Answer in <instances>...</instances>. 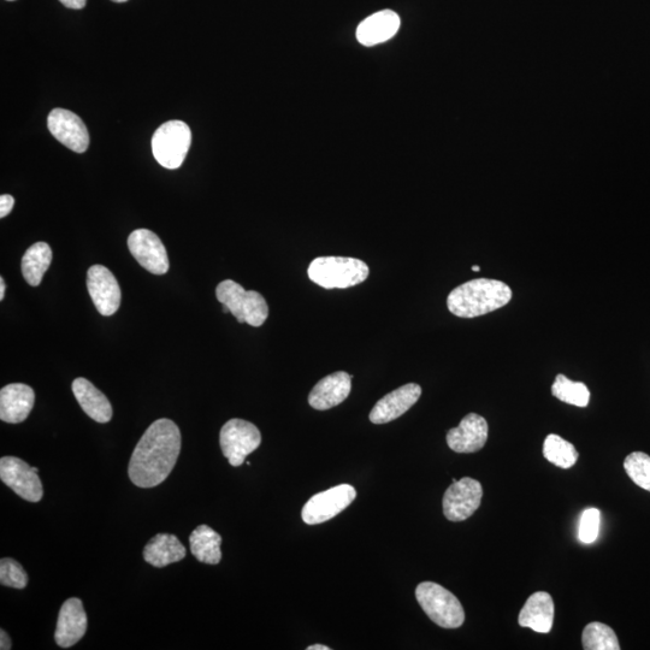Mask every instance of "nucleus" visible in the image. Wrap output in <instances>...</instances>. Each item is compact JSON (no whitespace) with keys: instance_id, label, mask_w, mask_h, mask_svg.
<instances>
[{"instance_id":"17","label":"nucleus","mask_w":650,"mask_h":650,"mask_svg":"<svg viewBox=\"0 0 650 650\" xmlns=\"http://www.w3.org/2000/svg\"><path fill=\"white\" fill-rule=\"evenodd\" d=\"M352 389V376L345 371L324 377L311 390L309 404L318 411H327L344 403Z\"/></svg>"},{"instance_id":"13","label":"nucleus","mask_w":650,"mask_h":650,"mask_svg":"<svg viewBox=\"0 0 650 650\" xmlns=\"http://www.w3.org/2000/svg\"><path fill=\"white\" fill-rule=\"evenodd\" d=\"M47 127L59 143L69 150L84 153L90 145V134L86 124L73 111L55 109L47 117Z\"/></svg>"},{"instance_id":"28","label":"nucleus","mask_w":650,"mask_h":650,"mask_svg":"<svg viewBox=\"0 0 650 650\" xmlns=\"http://www.w3.org/2000/svg\"><path fill=\"white\" fill-rule=\"evenodd\" d=\"M624 469L636 486L650 492V457L643 452H634L624 460Z\"/></svg>"},{"instance_id":"33","label":"nucleus","mask_w":650,"mask_h":650,"mask_svg":"<svg viewBox=\"0 0 650 650\" xmlns=\"http://www.w3.org/2000/svg\"><path fill=\"white\" fill-rule=\"evenodd\" d=\"M11 647H13V644H11L9 635L3 629L0 630V649L9 650Z\"/></svg>"},{"instance_id":"6","label":"nucleus","mask_w":650,"mask_h":650,"mask_svg":"<svg viewBox=\"0 0 650 650\" xmlns=\"http://www.w3.org/2000/svg\"><path fill=\"white\" fill-rule=\"evenodd\" d=\"M192 143L191 129L185 122L169 121L156 130L152 152L156 161L167 169H179Z\"/></svg>"},{"instance_id":"29","label":"nucleus","mask_w":650,"mask_h":650,"mask_svg":"<svg viewBox=\"0 0 650 650\" xmlns=\"http://www.w3.org/2000/svg\"><path fill=\"white\" fill-rule=\"evenodd\" d=\"M0 583L4 587L25 589L28 584V575L20 563L11 558L0 560Z\"/></svg>"},{"instance_id":"18","label":"nucleus","mask_w":650,"mask_h":650,"mask_svg":"<svg viewBox=\"0 0 650 650\" xmlns=\"http://www.w3.org/2000/svg\"><path fill=\"white\" fill-rule=\"evenodd\" d=\"M35 393L23 383L8 384L0 390V419L5 423L25 422L33 410Z\"/></svg>"},{"instance_id":"23","label":"nucleus","mask_w":650,"mask_h":650,"mask_svg":"<svg viewBox=\"0 0 650 650\" xmlns=\"http://www.w3.org/2000/svg\"><path fill=\"white\" fill-rule=\"evenodd\" d=\"M222 537L208 525H200L189 536L191 553L200 563L217 565L221 563Z\"/></svg>"},{"instance_id":"24","label":"nucleus","mask_w":650,"mask_h":650,"mask_svg":"<svg viewBox=\"0 0 650 650\" xmlns=\"http://www.w3.org/2000/svg\"><path fill=\"white\" fill-rule=\"evenodd\" d=\"M52 262V251L46 242H37L29 247L22 258V275L32 287H38L49 270Z\"/></svg>"},{"instance_id":"16","label":"nucleus","mask_w":650,"mask_h":650,"mask_svg":"<svg viewBox=\"0 0 650 650\" xmlns=\"http://www.w3.org/2000/svg\"><path fill=\"white\" fill-rule=\"evenodd\" d=\"M87 614L82 601L68 599L58 614L55 641L61 648H70L78 643L87 631Z\"/></svg>"},{"instance_id":"8","label":"nucleus","mask_w":650,"mask_h":650,"mask_svg":"<svg viewBox=\"0 0 650 650\" xmlns=\"http://www.w3.org/2000/svg\"><path fill=\"white\" fill-rule=\"evenodd\" d=\"M357 492L350 484H340L334 488L318 493L306 502L303 520L306 524L317 525L328 522L346 510L356 499Z\"/></svg>"},{"instance_id":"12","label":"nucleus","mask_w":650,"mask_h":650,"mask_svg":"<svg viewBox=\"0 0 650 650\" xmlns=\"http://www.w3.org/2000/svg\"><path fill=\"white\" fill-rule=\"evenodd\" d=\"M87 289L100 315L112 316L120 309L121 287L108 268L93 265L87 273Z\"/></svg>"},{"instance_id":"1","label":"nucleus","mask_w":650,"mask_h":650,"mask_svg":"<svg viewBox=\"0 0 650 650\" xmlns=\"http://www.w3.org/2000/svg\"><path fill=\"white\" fill-rule=\"evenodd\" d=\"M181 452V431L170 419L153 422L130 458L128 475L139 488L162 484L174 470Z\"/></svg>"},{"instance_id":"30","label":"nucleus","mask_w":650,"mask_h":650,"mask_svg":"<svg viewBox=\"0 0 650 650\" xmlns=\"http://www.w3.org/2000/svg\"><path fill=\"white\" fill-rule=\"evenodd\" d=\"M601 513L598 508H589L582 514L578 537L583 543H593L598 539Z\"/></svg>"},{"instance_id":"32","label":"nucleus","mask_w":650,"mask_h":650,"mask_svg":"<svg viewBox=\"0 0 650 650\" xmlns=\"http://www.w3.org/2000/svg\"><path fill=\"white\" fill-rule=\"evenodd\" d=\"M59 2L69 9L80 10L86 7L87 0H59Z\"/></svg>"},{"instance_id":"7","label":"nucleus","mask_w":650,"mask_h":650,"mask_svg":"<svg viewBox=\"0 0 650 650\" xmlns=\"http://www.w3.org/2000/svg\"><path fill=\"white\" fill-rule=\"evenodd\" d=\"M260 443H262V435L259 429L244 419H230L221 429V449L224 457L234 468L244 464L247 455L256 451Z\"/></svg>"},{"instance_id":"27","label":"nucleus","mask_w":650,"mask_h":650,"mask_svg":"<svg viewBox=\"0 0 650 650\" xmlns=\"http://www.w3.org/2000/svg\"><path fill=\"white\" fill-rule=\"evenodd\" d=\"M585 650H619V641L610 626L602 623H590L585 626L582 636Z\"/></svg>"},{"instance_id":"35","label":"nucleus","mask_w":650,"mask_h":650,"mask_svg":"<svg viewBox=\"0 0 650 650\" xmlns=\"http://www.w3.org/2000/svg\"><path fill=\"white\" fill-rule=\"evenodd\" d=\"M330 648L327 646H323V644H315V646H310L307 647V650H329Z\"/></svg>"},{"instance_id":"3","label":"nucleus","mask_w":650,"mask_h":650,"mask_svg":"<svg viewBox=\"0 0 650 650\" xmlns=\"http://www.w3.org/2000/svg\"><path fill=\"white\" fill-rule=\"evenodd\" d=\"M310 280L325 289H345L363 283L369 276L368 264L348 257H318L307 269Z\"/></svg>"},{"instance_id":"34","label":"nucleus","mask_w":650,"mask_h":650,"mask_svg":"<svg viewBox=\"0 0 650 650\" xmlns=\"http://www.w3.org/2000/svg\"><path fill=\"white\" fill-rule=\"evenodd\" d=\"M5 289H7V286H5V281L2 277V279H0V300H3L5 297Z\"/></svg>"},{"instance_id":"2","label":"nucleus","mask_w":650,"mask_h":650,"mask_svg":"<svg viewBox=\"0 0 650 650\" xmlns=\"http://www.w3.org/2000/svg\"><path fill=\"white\" fill-rule=\"evenodd\" d=\"M512 289L498 280L478 279L460 285L449 293L448 310L460 318H475L501 309L510 303Z\"/></svg>"},{"instance_id":"4","label":"nucleus","mask_w":650,"mask_h":650,"mask_svg":"<svg viewBox=\"0 0 650 650\" xmlns=\"http://www.w3.org/2000/svg\"><path fill=\"white\" fill-rule=\"evenodd\" d=\"M216 297L222 305L228 306L239 323L258 328L268 319L269 306L263 295L256 291H246L233 280L221 282L216 288Z\"/></svg>"},{"instance_id":"37","label":"nucleus","mask_w":650,"mask_h":650,"mask_svg":"<svg viewBox=\"0 0 650 650\" xmlns=\"http://www.w3.org/2000/svg\"><path fill=\"white\" fill-rule=\"evenodd\" d=\"M111 2H115V3H126V2H128V0H111Z\"/></svg>"},{"instance_id":"36","label":"nucleus","mask_w":650,"mask_h":650,"mask_svg":"<svg viewBox=\"0 0 650 650\" xmlns=\"http://www.w3.org/2000/svg\"><path fill=\"white\" fill-rule=\"evenodd\" d=\"M480 270H481V268L478 267V265H474V267H472V271H475V273H478V271H480Z\"/></svg>"},{"instance_id":"20","label":"nucleus","mask_w":650,"mask_h":650,"mask_svg":"<svg viewBox=\"0 0 650 650\" xmlns=\"http://www.w3.org/2000/svg\"><path fill=\"white\" fill-rule=\"evenodd\" d=\"M518 623L522 628H530L539 634L551 632L554 623V602L546 592L530 596L519 613Z\"/></svg>"},{"instance_id":"22","label":"nucleus","mask_w":650,"mask_h":650,"mask_svg":"<svg viewBox=\"0 0 650 650\" xmlns=\"http://www.w3.org/2000/svg\"><path fill=\"white\" fill-rule=\"evenodd\" d=\"M186 554V547L175 535L171 534H158L152 537L143 552L146 563L158 567V569L179 563L185 559Z\"/></svg>"},{"instance_id":"9","label":"nucleus","mask_w":650,"mask_h":650,"mask_svg":"<svg viewBox=\"0 0 650 650\" xmlns=\"http://www.w3.org/2000/svg\"><path fill=\"white\" fill-rule=\"evenodd\" d=\"M39 469L32 468L25 460L16 457L0 459V478L5 486L29 502L43 499V483L38 476Z\"/></svg>"},{"instance_id":"14","label":"nucleus","mask_w":650,"mask_h":650,"mask_svg":"<svg viewBox=\"0 0 650 650\" xmlns=\"http://www.w3.org/2000/svg\"><path fill=\"white\" fill-rule=\"evenodd\" d=\"M488 433L486 418L477 413H469L459 427L448 431L447 445L455 453H475L486 446Z\"/></svg>"},{"instance_id":"21","label":"nucleus","mask_w":650,"mask_h":650,"mask_svg":"<svg viewBox=\"0 0 650 650\" xmlns=\"http://www.w3.org/2000/svg\"><path fill=\"white\" fill-rule=\"evenodd\" d=\"M73 393L81 409L97 423H108L112 419V406L108 398L86 378H76Z\"/></svg>"},{"instance_id":"38","label":"nucleus","mask_w":650,"mask_h":650,"mask_svg":"<svg viewBox=\"0 0 650 650\" xmlns=\"http://www.w3.org/2000/svg\"><path fill=\"white\" fill-rule=\"evenodd\" d=\"M223 312H224V313H228V312H230V310L228 309V306L223 305Z\"/></svg>"},{"instance_id":"25","label":"nucleus","mask_w":650,"mask_h":650,"mask_svg":"<svg viewBox=\"0 0 650 650\" xmlns=\"http://www.w3.org/2000/svg\"><path fill=\"white\" fill-rule=\"evenodd\" d=\"M543 455L555 466L560 469H571L578 460V452L575 446L559 435H548L543 445Z\"/></svg>"},{"instance_id":"19","label":"nucleus","mask_w":650,"mask_h":650,"mask_svg":"<svg viewBox=\"0 0 650 650\" xmlns=\"http://www.w3.org/2000/svg\"><path fill=\"white\" fill-rule=\"evenodd\" d=\"M400 25V17L394 11H378L360 23L357 29V39L364 46L380 45L394 38Z\"/></svg>"},{"instance_id":"15","label":"nucleus","mask_w":650,"mask_h":650,"mask_svg":"<svg viewBox=\"0 0 650 650\" xmlns=\"http://www.w3.org/2000/svg\"><path fill=\"white\" fill-rule=\"evenodd\" d=\"M422 395V388L416 383L393 390L375 405L370 412V421L374 424H386L405 415Z\"/></svg>"},{"instance_id":"10","label":"nucleus","mask_w":650,"mask_h":650,"mask_svg":"<svg viewBox=\"0 0 650 650\" xmlns=\"http://www.w3.org/2000/svg\"><path fill=\"white\" fill-rule=\"evenodd\" d=\"M482 496V484L474 478L455 481L443 496V513L451 522H464L480 508Z\"/></svg>"},{"instance_id":"39","label":"nucleus","mask_w":650,"mask_h":650,"mask_svg":"<svg viewBox=\"0 0 650 650\" xmlns=\"http://www.w3.org/2000/svg\"><path fill=\"white\" fill-rule=\"evenodd\" d=\"M8 2H14V0H8Z\"/></svg>"},{"instance_id":"26","label":"nucleus","mask_w":650,"mask_h":650,"mask_svg":"<svg viewBox=\"0 0 650 650\" xmlns=\"http://www.w3.org/2000/svg\"><path fill=\"white\" fill-rule=\"evenodd\" d=\"M552 394L555 398L577 407H587L590 400V392L582 382H573L564 375L555 377L552 386Z\"/></svg>"},{"instance_id":"5","label":"nucleus","mask_w":650,"mask_h":650,"mask_svg":"<svg viewBox=\"0 0 650 650\" xmlns=\"http://www.w3.org/2000/svg\"><path fill=\"white\" fill-rule=\"evenodd\" d=\"M416 598L427 616L443 629H458L465 622L460 601L440 584L423 582L416 589Z\"/></svg>"},{"instance_id":"31","label":"nucleus","mask_w":650,"mask_h":650,"mask_svg":"<svg viewBox=\"0 0 650 650\" xmlns=\"http://www.w3.org/2000/svg\"><path fill=\"white\" fill-rule=\"evenodd\" d=\"M15 205V199L9 194L0 197V218L7 217Z\"/></svg>"},{"instance_id":"11","label":"nucleus","mask_w":650,"mask_h":650,"mask_svg":"<svg viewBox=\"0 0 650 650\" xmlns=\"http://www.w3.org/2000/svg\"><path fill=\"white\" fill-rule=\"evenodd\" d=\"M128 247L137 262L151 274L164 275L169 270L167 250L161 239L149 229L134 230L128 238Z\"/></svg>"}]
</instances>
